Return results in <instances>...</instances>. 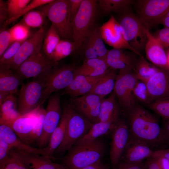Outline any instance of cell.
I'll list each match as a JSON object with an SVG mask.
<instances>
[{
    "mask_svg": "<svg viewBox=\"0 0 169 169\" xmlns=\"http://www.w3.org/2000/svg\"><path fill=\"white\" fill-rule=\"evenodd\" d=\"M130 137L144 141L151 147L169 142L157 118L136 104L126 115Z\"/></svg>",
    "mask_w": 169,
    "mask_h": 169,
    "instance_id": "6da1fadb",
    "label": "cell"
},
{
    "mask_svg": "<svg viewBox=\"0 0 169 169\" xmlns=\"http://www.w3.org/2000/svg\"><path fill=\"white\" fill-rule=\"evenodd\" d=\"M104 145L99 138L86 144L74 145L62 159L63 164L69 169H81L100 161Z\"/></svg>",
    "mask_w": 169,
    "mask_h": 169,
    "instance_id": "7a4b0ae2",
    "label": "cell"
},
{
    "mask_svg": "<svg viewBox=\"0 0 169 169\" xmlns=\"http://www.w3.org/2000/svg\"><path fill=\"white\" fill-rule=\"evenodd\" d=\"M98 0H83L71 22L76 50H79L95 27L98 11Z\"/></svg>",
    "mask_w": 169,
    "mask_h": 169,
    "instance_id": "3957f363",
    "label": "cell"
},
{
    "mask_svg": "<svg viewBox=\"0 0 169 169\" xmlns=\"http://www.w3.org/2000/svg\"><path fill=\"white\" fill-rule=\"evenodd\" d=\"M64 107L67 113V122L63 141L55 151L60 156L69 151L89 130L93 123L74 110L69 104Z\"/></svg>",
    "mask_w": 169,
    "mask_h": 169,
    "instance_id": "277c9868",
    "label": "cell"
},
{
    "mask_svg": "<svg viewBox=\"0 0 169 169\" xmlns=\"http://www.w3.org/2000/svg\"><path fill=\"white\" fill-rule=\"evenodd\" d=\"M37 8L48 18L60 37L74 42L68 0H53Z\"/></svg>",
    "mask_w": 169,
    "mask_h": 169,
    "instance_id": "5b68a950",
    "label": "cell"
},
{
    "mask_svg": "<svg viewBox=\"0 0 169 169\" xmlns=\"http://www.w3.org/2000/svg\"><path fill=\"white\" fill-rule=\"evenodd\" d=\"M122 14L118 21L123 36L131 47L140 52L145 49L149 28L138 16L128 10Z\"/></svg>",
    "mask_w": 169,
    "mask_h": 169,
    "instance_id": "8992f818",
    "label": "cell"
},
{
    "mask_svg": "<svg viewBox=\"0 0 169 169\" xmlns=\"http://www.w3.org/2000/svg\"><path fill=\"white\" fill-rule=\"evenodd\" d=\"M138 79L132 69L120 70L113 91L126 115L137 104L133 90Z\"/></svg>",
    "mask_w": 169,
    "mask_h": 169,
    "instance_id": "52a82bcc",
    "label": "cell"
},
{
    "mask_svg": "<svg viewBox=\"0 0 169 169\" xmlns=\"http://www.w3.org/2000/svg\"><path fill=\"white\" fill-rule=\"evenodd\" d=\"M45 81L36 78L23 84L18 99V110L21 115L29 113L42 106L41 99Z\"/></svg>",
    "mask_w": 169,
    "mask_h": 169,
    "instance_id": "ba28073f",
    "label": "cell"
},
{
    "mask_svg": "<svg viewBox=\"0 0 169 169\" xmlns=\"http://www.w3.org/2000/svg\"><path fill=\"white\" fill-rule=\"evenodd\" d=\"M54 67L46 80L43 92L42 105L53 93L67 87L75 75L76 67L74 64H64Z\"/></svg>",
    "mask_w": 169,
    "mask_h": 169,
    "instance_id": "9c48e42d",
    "label": "cell"
},
{
    "mask_svg": "<svg viewBox=\"0 0 169 169\" xmlns=\"http://www.w3.org/2000/svg\"><path fill=\"white\" fill-rule=\"evenodd\" d=\"M58 62L50 59L40 52L31 56L18 67L16 72L23 78H45Z\"/></svg>",
    "mask_w": 169,
    "mask_h": 169,
    "instance_id": "30bf717a",
    "label": "cell"
},
{
    "mask_svg": "<svg viewBox=\"0 0 169 169\" xmlns=\"http://www.w3.org/2000/svg\"><path fill=\"white\" fill-rule=\"evenodd\" d=\"M62 113L60 94L57 93L51 96L48 101L42 132L37 142L39 148H43L48 145L52 134L59 122Z\"/></svg>",
    "mask_w": 169,
    "mask_h": 169,
    "instance_id": "8fae6325",
    "label": "cell"
},
{
    "mask_svg": "<svg viewBox=\"0 0 169 169\" xmlns=\"http://www.w3.org/2000/svg\"><path fill=\"white\" fill-rule=\"evenodd\" d=\"M138 16L149 28L159 24L169 11V0H139L136 3Z\"/></svg>",
    "mask_w": 169,
    "mask_h": 169,
    "instance_id": "7c38bea8",
    "label": "cell"
},
{
    "mask_svg": "<svg viewBox=\"0 0 169 169\" xmlns=\"http://www.w3.org/2000/svg\"><path fill=\"white\" fill-rule=\"evenodd\" d=\"M46 32L44 27L39 28L23 42L11 60L0 65L16 71L19 66L28 58L40 51Z\"/></svg>",
    "mask_w": 169,
    "mask_h": 169,
    "instance_id": "4fadbf2b",
    "label": "cell"
},
{
    "mask_svg": "<svg viewBox=\"0 0 169 169\" xmlns=\"http://www.w3.org/2000/svg\"><path fill=\"white\" fill-rule=\"evenodd\" d=\"M111 132L110 158L113 169H116L130 138V132L128 125L120 119Z\"/></svg>",
    "mask_w": 169,
    "mask_h": 169,
    "instance_id": "5bb4252c",
    "label": "cell"
},
{
    "mask_svg": "<svg viewBox=\"0 0 169 169\" xmlns=\"http://www.w3.org/2000/svg\"><path fill=\"white\" fill-rule=\"evenodd\" d=\"M104 99L94 94H87L71 98L69 104L74 110L93 124L97 121Z\"/></svg>",
    "mask_w": 169,
    "mask_h": 169,
    "instance_id": "9a60e30c",
    "label": "cell"
},
{
    "mask_svg": "<svg viewBox=\"0 0 169 169\" xmlns=\"http://www.w3.org/2000/svg\"><path fill=\"white\" fill-rule=\"evenodd\" d=\"M100 29L103 40L114 49H127L139 56L142 55L125 40L120 24L113 15H111L109 19L100 27Z\"/></svg>",
    "mask_w": 169,
    "mask_h": 169,
    "instance_id": "2e32d148",
    "label": "cell"
},
{
    "mask_svg": "<svg viewBox=\"0 0 169 169\" xmlns=\"http://www.w3.org/2000/svg\"><path fill=\"white\" fill-rule=\"evenodd\" d=\"M9 153L19 158L29 169H61L65 167L48 157L16 148L12 149Z\"/></svg>",
    "mask_w": 169,
    "mask_h": 169,
    "instance_id": "e0dca14e",
    "label": "cell"
},
{
    "mask_svg": "<svg viewBox=\"0 0 169 169\" xmlns=\"http://www.w3.org/2000/svg\"><path fill=\"white\" fill-rule=\"evenodd\" d=\"M151 147L144 141L130 137L121 156V161L131 163L142 162L153 156L154 151Z\"/></svg>",
    "mask_w": 169,
    "mask_h": 169,
    "instance_id": "ac0fdd59",
    "label": "cell"
},
{
    "mask_svg": "<svg viewBox=\"0 0 169 169\" xmlns=\"http://www.w3.org/2000/svg\"><path fill=\"white\" fill-rule=\"evenodd\" d=\"M147 33L148 39L144 49L146 58L152 64L169 75V65L164 48L150 33L149 29Z\"/></svg>",
    "mask_w": 169,
    "mask_h": 169,
    "instance_id": "d6986e66",
    "label": "cell"
},
{
    "mask_svg": "<svg viewBox=\"0 0 169 169\" xmlns=\"http://www.w3.org/2000/svg\"><path fill=\"white\" fill-rule=\"evenodd\" d=\"M146 84L151 103L169 96V75L164 70L159 69Z\"/></svg>",
    "mask_w": 169,
    "mask_h": 169,
    "instance_id": "ffe728a7",
    "label": "cell"
},
{
    "mask_svg": "<svg viewBox=\"0 0 169 169\" xmlns=\"http://www.w3.org/2000/svg\"><path fill=\"white\" fill-rule=\"evenodd\" d=\"M132 54L121 49H113L108 50L105 60L109 67L113 69H133L138 59L135 56V54Z\"/></svg>",
    "mask_w": 169,
    "mask_h": 169,
    "instance_id": "44dd1931",
    "label": "cell"
},
{
    "mask_svg": "<svg viewBox=\"0 0 169 169\" xmlns=\"http://www.w3.org/2000/svg\"><path fill=\"white\" fill-rule=\"evenodd\" d=\"M23 79L16 71L0 65V93L8 95L16 93Z\"/></svg>",
    "mask_w": 169,
    "mask_h": 169,
    "instance_id": "7402d4cb",
    "label": "cell"
},
{
    "mask_svg": "<svg viewBox=\"0 0 169 169\" xmlns=\"http://www.w3.org/2000/svg\"><path fill=\"white\" fill-rule=\"evenodd\" d=\"M67 122V113L64 107L62 117L57 127L52 134L49 143L45 147L42 148L44 156L52 160L55 159L54 153L62 142L64 137Z\"/></svg>",
    "mask_w": 169,
    "mask_h": 169,
    "instance_id": "603a6c76",
    "label": "cell"
},
{
    "mask_svg": "<svg viewBox=\"0 0 169 169\" xmlns=\"http://www.w3.org/2000/svg\"><path fill=\"white\" fill-rule=\"evenodd\" d=\"M38 108L29 113L21 115L12 122L6 124L12 129L24 142L34 126Z\"/></svg>",
    "mask_w": 169,
    "mask_h": 169,
    "instance_id": "cb8c5ba5",
    "label": "cell"
},
{
    "mask_svg": "<svg viewBox=\"0 0 169 169\" xmlns=\"http://www.w3.org/2000/svg\"><path fill=\"white\" fill-rule=\"evenodd\" d=\"M0 138L7 142L13 148L44 155L42 149L33 147L23 142L12 129L6 124H0Z\"/></svg>",
    "mask_w": 169,
    "mask_h": 169,
    "instance_id": "d4e9b609",
    "label": "cell"
},
{
    "mask_svg": "<svg viewBox=\"0 0 169 169\" xmlns=\"http://www.w3.org/2000/svg\"><path fill=\"white\" fill-rule=\"evenodd\" d=\"M109 68L105 59L96 58L84 59L81 65L77 67L75 75L98 76L104 74Z\"/></svg>",
    "mask_w": 169,
    "mask_h": 169,
    "instance_id": "484cf974",
    "label": "cell"
},
{
    "mask_svg": "<svg viewBox=\"0 0 169 169\" xmlns=\"http://www.w3.org/2000/svg\"><path fill=\"white\" fill-rule=\"evenodd\" d=\"M113 91L110 96L103 100L100 108L97 122L116 121L119 119V112Z\"/></svg>",
    "mask_w": 169,
    "mask_h": 169,
    "instance_id": "4316f807",
    "label": "cell"
},
{
    "mask_svg": "<svg viewBox=\"0 0 169 169\" xmlns=\"http://www.w3.org/2000/svg\"><path fill=\"white\" fill-rule=\"evenodd\" d=\"M116 69L110 68L88 94H94L104 98L113 91L117 74Z\"/></svg>",
    "mask_w": 169,
    "mask_h": 169,
    "instance_id": "83f0119b",
    "label": "cell"
},
{
    "mask_svg": "<svg viewBox=\"0 0 169 169\" xmlns=\"http://www.w3.org/2000/svg\"><path fill=\"white\" fill-rule=\"evenodd\" d=\"M118 120L107 122H98L93 123L87 133L74 145L86 144L93 142L99 138L100 137L111 132Z\"/></svg>",
    "mask_w": 169,
    "mask_h": 169,
    "instance_id": "f1b7e54d",
    "label": "cell"
},
{
    "mask_svg": "<svg viewBox=\"0 0 169 169\" xmlns=\"http://www.w3.org/2000/svg\"><path fill=\"white\" fill-rule=\"evenodd\" d=\"M0 106V124H8L21 115L18 110V99L13 94L9 95Z\"/></svg>",
    "mask_w": 169,
    "mask_h": 169,
    "instance_id": "f546056e",
    "label": "cell"
},
{
    "mask_svg": "<svg viewBox=\"0 0 169 169\" xmlns=\"http://www.w3.org/2000/svg\"><path fill=\"white\" fill-rule=\"evenodd\" d=\"M134 1L132 0H99L98 7L104 15L112 13H122L127 10Z\"/></svg>",
    "mask_w": 169,
    "mask_h": 169,
    "instance_id": "4dcf8cb0",
    "label": "cell"
},
{
    "mask_svg": "<svg viewBox=\"0 0 169 169\" xmlns=\"http://www.w3.org/2000/svg\"><path fill=\"white\" fill-rule=\"evenodd\" d=\"M139 57L133 70L138 80L146 83L159 68L147 62L142 55Z\"/></svg>",
    "mask_w": 169,
    "mask_h": 169,
    "instance_id": "1f68e13d",
    "label": "cell"
},
{
    "mask_svg": "<svg viewBox=\"0 0 169 169\" xmlns=\"http://www.w3.org/2000/svg\"><path fill=\"white\" fill-rule=\"evenodd\" d=\"M46 110L42 106L38 108L36 119L33 129L24 141V143L31 146L37 142L42 134L43 127Z\"/></svg>",
    "mask_w": 169,
    "mask_h": 169,
    "instance_id": "d6a6232c",
    "label": "cell"
},
{
    "mask_svg": "<svg viewBox=\"0 0 169 169\" xmlns=\"http://www.w3.org/2000/svg\"><path fill=\"white\" fill-rule=\"evenodd\" d=\"M76 50L74 43L68 39L61 40L51 55L50 59L58 62Z\"/></svg>",
    "mask_w": 169,
    "mask_h": 169,
    "instance_id": "836d02e7",
    "label": "cell"
},
{
    "mask_svg": "<svg viewBox=\"0 0 169 169\" xmlns=\"http://www.w3.org/2000/svg\"><path fill=\"white\" fill-rule=\"evenodd\" d=\"M60 37L55 28L51 24L46 33L42 46L44 54L49 58L61 40Z\"/></svg>",
    "mask_w": 169,
    "mask_h": 169,
    "instance_id": "e575fe53",
    "label": "cell"
},
{
    "mask_svg": "<svg viewBox=\"0 0 169 169\" xmlns=\"http://www.w3.org/2000/svg\"><path fill=\"white\" fill-rule=\"evenodd\" d=\"M46 16L39 10H33L23 16L19 23L28 28L43 27Z\"/></svg>",
    "mask_w": 169,
    "mask_h": 169,
    "instance_id": "d590c367",
    "label": "cell"
},
{
    "mask_svg": "<svg viewBox=\"0 0 169 169\" xmlns=\"http://www.w3.org/2000/svg\"><path fill=\"white\" fill-rule=\"evenodd\" d=\"M98 58L105 59L109 50L106 48L102 38L100 27H95L89 35Z\"/></svg>",
    "mask_w": 169,
    "mask_h": 169,
    "instance_id": "8d00e7d4",
    "label": "cell"
},
{
    "mask_svg": "<svg viewBox=\"0 0 169 169\" xmlns=\"http://www.w3.org/2000/svg\"><path fill=\"white\" fill-rule=\"evenodd\" d=\"M146 105L165 120H169V96L158 99Z\"/></svg>",
    "mask_w": 169,
    "mask_h": 169,
    "instance_id": "74e56055",
    "label": "cell"
},
{
    "mask_svg": "<svg viewBox=\"0 0 169 169\" xmlns=\"http://www.w3.org/2000/svg\"><path fill=\"white\" fill-rule=\"evenodd\" d=\"M30 28L18 23L9 29L11 35V44L17 41L25 40L28 38L32 35Z\"/></svg>",
    "mask_w": 169,
    "mask_h": 169,
    "instance_id": "f35d334b",
    "label": "cell"
},
{
    "mask_svg": "<svg viewBox=\"0 0 169 169\" xmlns=\"http://www.w3.org/2000/svg\"><path fill=\"white\" fill-rule=\"evenodd\" d=\"M133 95L136 101L148 105L151 103L146 84L138 80L133 90Z\"/></svg>",
    "mask_w": 169,
    "mask_h": 169,
    "instance_id": "ab89813d",
    "label": "cell"
},
{
    "mask_svg": "<svg viewBox=\"0 0 169 169\" xmlns=\"http://www.w3.org/2000/svg\"><path fill=\"white\" fill-rule=\"evenodd\" d=\"M91 77L82 75H76L70 84L65 89L62 94L67 95L71 98H73L75 94Z\"/></svg>",
    "mask_w": 169,
    "mask_h": 169,
    "instance_id": "60d3db41",
    "label": "cell"
},
{
    "mask_svg": "<svg viewBox=\"0 0 169 169\" xmlns=\"http://www.w3.org/2000/svg\"><path fill=\"white\" fill-rule=\"evenodd\" d=\"M53 0H33L28 4L23 11L18 15L13 18L8 19L4 23L2 28H4L11 23L15 21L22 16L33 9L37 8L41 6L47 4Z\"/></svg>",
    "mask_w": 169,
    "mask_h": 169,
    "instance_id": "b9f144b4",
    "label": "cell"
},
{
    "mask_svg": "<svg viewBox=\"0 0 169 169\" xmlns=\"http://www.w3.org/2000/svg\"><path fill=\"white\" fill-rule=\"evenodd\" d=\"M30 0H8V19L16 16L20 13L31 2Z\"/></svg>",
    "mask_w": 169,
    "mask_h": 169,
    "instance_id": "7bdbcfd3",
    "label": "cell"
},
{
    "mask_svg": "<svg viewBox=\"0 0 169 169\" xmlns=\"http://www.w3.org/2000/svg\"><path fill=\"white\" fill-rule=\"evenodd\" d=\"M26 40L17 41L12 43L0 57V65L4 64L11 60Z\"/></svg>",
    "mask_w": 169,
    "mask_h": 169,
    "instance_id": "ee69618b",
    "label": "cell"
},
{
    "mask_svg": "<svg viewBox=\"0 0 169 169\" xmlns=\"http://www.w3.org/2000/svg\"><path fill=\"white\" fill-rule=\"evenodd\" d=\"M0 169H29L20 160L9 153V156L0 164Z\"/></svg>",
    "mask_w": 169,
    "mask_h": 169,
    "instance_id": "f6af8a7d",
    "label": "cell"
},
{
    "mask_svg": "<svg viewBox=\"0 0 169 169\" xmlns=\"http://www.w3.org/2000/svg\"><path fill=\"white\" fill-rule=\"evenodd\" d=\"M80 49H82L84 59L98 58L96 51L89 36L84 42Z\"/></svg>",
    "mask_w": 169,
    "mask_h": 169,
    "instance_id": "bcb514c9",
    "label": "cell"
},
{
    "mask_svg": "<svg viewBox=\"0 0 169 169\" xmlns=\"http://www.w3.org/2000/svg\"><path fill=\"white\" fill-rule=\"evenodd\" d=\"M105 74L100 76L91 77L75 94L73 98L84 95L88 94L97 82Z\"/></svg>",
    "mask_w": 169,
    "mask_h": 169,
    "instance_id": "7dc6e473",
    "label": "cell"
},
{
    "mask_svg": "<svg viewBox=\"0 0 169 169\" xmlns=\"http://www.w3.org/2000/svg\"><path fill=\"white\" fill-rule=\"evenodd\" d=\"M152 34L164 48H169V28L164 27Z\"/></svg>",
    "mask_w": 169,
    "mask_h": 169,
    "instance_id": "c3c4849f",
    "label": "cell"
},
{
    "mask_svg": "<svg viewBox=\"0 0 169 169\" xmlns=\"http://www.w3.org/2000/svg\"><path fill=\"white\" fill-rule=\"evenodd\" d=\"M11 44V35L9 29H2L1 30L0 33V57Z\"/></svg>",
    "mask_w": 169,
    "mask_h": 169,
    "instance_id": "681fc988",
    "label": "cell"
},
{
    "mask_svg": "<svg viewBox=\"0 0 169 169\" xmlns=\"http://www.w3.org/2000/svg\"><path fill=\"white\" fill-rule=\"evenodd\" d=\"M13 148L7 142L0 138V164L8 158L9 152Z\"/></svg>",
    "mask_w": 169,
    "mask_h": 169,
    "instance_id": "f907efd6",
    "label": "cell"
},
{
    "mask_svg": "<svg viewBox=\"0 0 169 169\" xmlns=\"http://www.w3.org/2000/svg\"><path fill=\"white\" fill-rule=\"evenodd\" d=\"M83 0H68L71 22L79 11Z\"/></svg>",
    "mask_w": 169,
    "mask_h": 169,
    "instance_id": "816d5d0a",
    "label": "cell"
},
{
    "mask_svg": "<svg viewBox=\"0 0 169 169\" xmlns=\"http://www.w3.org/2000/svg\"><path fill=\"white\" fill-rule=\"evenodd\" d=\"M8 9L7 2L0 0V26L2 27L4 22L8 19Z\"/></svg>",
    "mask_w": 169,
    "mask_h": 169,
    "instance_id": "f5cc1de1",
    "label": "cell"
},
{
    "mask_svg": "<svg viewBox=\"0 0 169 169\" xmlns=\"http://www.w3.org/2000/svg\"><path fill=\"white\" fill-rule=\"evenodd\" d=\"M116 169H145L144 163L142 162L131 163L121 161L118 164Z\"/></svg>",
    "mask_w": 169,
    "mask_h": 169,
    "instance_id": "db71d44e",
    "label": "cell"
},
{
    "mask_svg": "<svg viewBox=\"0 0 169 169\" xmlns=\"http://www.w3.org/2000/svg\"><path fill=\"white\" fill-rule=\"evenodd\" d=\"M144 166L145 169H160L157 157L154 156L147 159Z\"/></svg>",
    "mask_w": 169,
    "mask_h": 169,
    "instance_id": "11a10c76",
    "label": "cell"
},
{
    "mask_svg": "<svg viewBox=\"0 0 169 169\" xmlns=\"http://www.w3.org/2000/svg\"><path fill=\"white\" fill-rule=\"evenodd\" d=\"M157 158L160 169H169V160L161 156H155Z\"/></svg>",
    "mask_w": 169,
    "mask_h": 169,
    "instance_id": "9f6ffc18",
    "label": "cell"
},
{
    "mask_svg": "<svg viewBox=\"0 0 169 169\" xmlns=\"http://www.w3.org/2000/svg\"><path fill=\"white\" fill-rule=\"evenodd\" d=\"M154 156H163L169 160V148L154 151Z\"/></svg>",
    "mask_w": 169,
    "mask_h": 169,
    "instance_id": "6f0895ef",
    "label": "cell"
},
{
    "mask_svg": "<svg viewBox=\"0 0 169 169\" xmlns=\"http://www.w3.org/2000/svg\"><path fill=\"white\" fill-rule=\"evenodd\" d=\"M107 168L102 164L101 161L81 169H106Z\"/></svg>",
    "mask_w": 169,
    "mask_h": 169,
    "instance_id": "680465c9",
    "label": "cell"
},
{
    "mask_svg": "<svg viewBox=\"0 0 169 169\" xmlns=\"http://www.w3.org/2000/svg\"><path fill=\"white\" fill-rule=\"evenodd\" d=\"M159 24L163 25L164 27L169 28V17L164 16L159 21Z\"/></svg>",
    "mask_w": 169,
    "mask_h": 169,
    "instance_id": "91938a15",
    "label": "cell"
},
{
    "mask_svg": "<svg viewBox=\"0 0 169 169\" xmlns=\"http://www.w3.org/2000/svg\"><path fill=\"white\" fill-rule=\"evenodd\" d=\"M163 129L169 142V120L166 121Z\"/></svg>",
    "mask_w": 169,
    "mask_h": 169,
    "instance_id": "94428289",
    "label": "cell"
},
{
    "mask_svg": "<svg viewBox=\"0 0 169 169\" xmlns=\"http://www.w3.org/2000/svg\"><path fill=\"white\" fill-rule=\"evenodd\" d=\"M166 55H167V62L169 65V48L167 50V51L166 53Z\"/></svg>",
    "mask_w": 169,
    "mask_h": 169,
    "instance_id": "6125c7cd",
    "label": "cell"
},
{
    "mask_svg": "<svg viewBox=\"0 0 169 169\" xmlns=\"http://www.w3.org/2000/svg\"><path fill=\"white\" fill-rule=\"evenodd\" d=\"M164 16L169 17V11L166 13Z\"/></svg>",
    "mask_w": 169,
    "mask_h": 169,
    "instance_id": "be15d7a7",
    "label": "cell"
},
{
    "mask_svg": "<svg viewBox=\"0 0 169 169\" xmlns=\"http://www.w3.org/2000/svg\"><path fill=\"white\" fill-rule=\"evenodd\" d=\"M61 169H69L65 166V167Z\"/></svg>",
    "mask_w": 169,
    "mask_h": 169,
    "instance_id": "e7e4bbea",
    "label": "cell"
},
{
    "mask_svg": "<svg viewBox=\"0 0 169 169\" xmlns=\"http://www.w3.org/2000/svg\"><path fill=\"white\" fill-rule=\"evenodd\" d=\"M106 169H107V168Z\"/></svg>",
    "mask_w": 169,
    "mask_h": 169,
    "instance_id": "03108f58",
    "label": "cell"
}]
</instances>
